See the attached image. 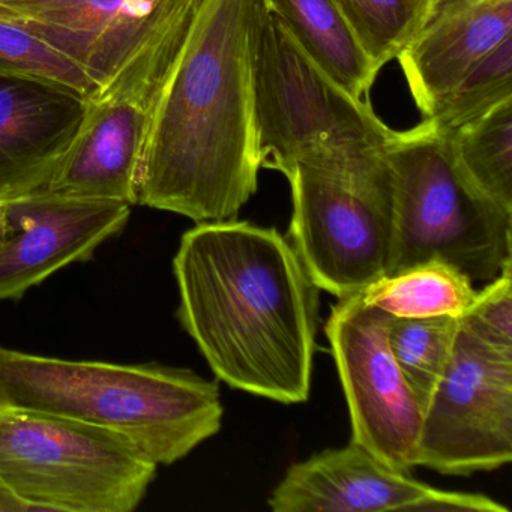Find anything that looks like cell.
Instances as JSON below:
<instances>
[{
  "label": "cell",
  "mask_w": 512,
  "mask_h": 512,
  "mask_svg": "<svg viewBox=\"0 0 512 512\" xmlns=\"http://www.w3.org/2000/svg\"><path fill=\"white\" fill-rule=\"evenodd\" d=\"M365 52L382 68L418 34L439 0H335Z\"/></svg>",
  "instance_id": "ffe728a7"
},
{
  "label": "cell",
  "mask_w": 512,
  "mask_h": 512,
  "mask_svg": "<svg viewBox=\"0 0 512 512\" xmlns=\"http://www.w3.org/2000/svg\"><path fill=\"white\" fill-rule=\"evenodd\" d=\"M157 469L116 431L0 407V478L31 512L134 511Z\"/></svg>",
  "instance_id": "52a82bcc"
},
{
  "label": "cell",
  "mask_w": 512,
  "mask_h": 512,
  "mask_svg": "<svg viewBox=\"0 0 512 512\" xmlns=\"http://www.w3.org/2000/svg\"><path fill=\"white\" fill-rule=\"evenodd\" d=\"M512 460V355L458 329L451 359L422 410L418 466L490 472Z\"/></svg>",
  "instance_id": "9c48e42d"
},
{
  "label": "cell",
  "mask_w": 512,
  "mask_h": 512,
  "mask_svg": "<svg viewBox=\"0 0 512 512\" xmlns=\"http://www.w3.org/2000/svg\"><path fill=\"white\" fill-rule=\"evenodd\" d=\"M178 319L218 379L283 404L308 400L319 287L277 229L197 223L173 259Z\"/></svg>",
  "instance_id": "6da1fadb"
},
{
  "label": "cell",
  "mask_w": 512,
  "mask_h": 512,
  "mask_svg": "<svg viewBox=\"0 0 512 512\" xmlns=\"http://www.w3.org/2000/svg\"><path fill=\"white\" fill-rule=\"evenodd\" d=\"M446 136L464 178L512 212V97Z\"/></svg>",
  "instance_id": "ac0fdd59"
},
{
  "label": "cell",
  "mask_w": 512,
  "mask_h": 512,
  "mask_svg": "<svg viewBox=\"0 0 512 512\" xmlns=\"http://www.w3.org/2000/svg\"><path fill=\"white\" fill-rule=\"evenodd\" d=\"M460 325L490 349L512 355V262L484 289L476 290Z\"/></svg>",
  "instance_id": "603a6c76"
},
{
  "label": "cell",
  "mask_w": 512,
  "mask_h": 512,
  "mask_svg": "<svg viewBox=\"0 0 512 512\" xmlns=\"http://www.w3.org/2000/svg\"><path fill=\"white\" fill-rule=\"evenodd\" d=\"M251 103L260 169L284 176L380 151L389 130L299 46L265 0H251Z\"/></svg>",
  "instance_id": "277c9868"
},
{
  "label": "cell",
  "mask_w": 512,
  "mask_h": 512,
  "mask_svg": "<svg viewBox=\"0 0 512 512\" xmlns=\"http://www.w3.org/2000/svg\"><path fill=\"white\" fill-rule=\"evenodd\" d=\"M431 490L350 442L293 464L269 506L275 512H415Z\"/></svg>",
  "instance_id": "4fadbf2b"
},
{
  "label": "cell",
  "mask_w": 512,
  "mask_h": 512,
  "mask_svg": "<svg viewBox=\"0 0 512 512\" xmlns=\"http://www.w3.org/2000/svg\"><path fill=\"white\" fill-rule=\"evenodd\" d=\"M460 329V317H392L388 340L392 355L424 410L439 383Z\"/></svg>",
  "instance_id": "d6986e66"
},
{
  "label": "cell",
  "mask_w": 512,
  "mask_h": 512,
  "mask_svg": "<svg viewBox=\"0 0 512 512\" xmlns=\"http://www.w3.org/2000/svg\"><path fill=\"white\" fill-rule=\"evenodd\" d=\"M8 233V217L7 206L0 202V239L4 238Z\"/></svg>",
  "instance_id": "484cf974"
},
{
  "label": "cell",
  "mask_w": 512,
  "mask_h": 512,
  "mask_svg": "<svg viewBox=\"0 0 512 512\" xmlns=\"http://www.w3.org/2000/svg\"><path fill=\"white\" fill-rule=\"evenodd\" d=\"M508 512L502 503L484 494L433 490L416 505L415 512Z\"/></svg>",
  "instance_id": "cb8c5ba5"
},
{
  "label": "cell",
  "mask_w": 512,
  "mask_h": 512,
  "mask_svg": "<svg viewBox=\"0 0 512 512\" xmlns=\"http://www.w3.org/2000/svg\"><path fill=\"white\" fill-rule=\"evenodd\" d=\"M8 233L0 239V301L32 287L95 251L127 226L131 206L40 193L5 203Z\"/></svg>",
  "instance_id": "8fae6325"
},
{
  "label": "cell",
  "mask_w": 512,
  "mask_h": 512,
  "mask_svg": "<svg viewBox=\"0 0 512 512\" xmlns=\"http://www.w3.org/2000/svg\"><path fill=\"white\" fill-rule=\"evenodd\" d=\"M203 0H32L0 5L13 20L76 62L95 100H125L154 113Z\"/></svg>",
  "instance_id": "8992f818"
},
{
  "label": "cell",
  "mask_w": 512,
  "mask_h": 512,
  "mask_svg": "<svg viewBox=\"0 0 512 512\" xmlns=\"http://www.w3.org/2000/svg\"><path fill=\"white\" fill-rule=\"evenodd\" d=\"M509 35L512 0H439L397 56L422 118Z\"/></svg>",
  "instance_id": "5bb4252c"
},
{
  "label": "cell",
  "mask_w": 512,
  "mask_h": 512,
  "mask_svg": "<svg viewBox=\"0 0 512 512\" xmlns=\"http://www.w3.org/2000/svg\"><path fill=\"white\" fill-rule=\"evenodd\" d=\"M473 284L451 263L430 259L377 278L361 295L392 317H461L475 299Z\"/></svg>",
  "instance_id": "e0dca14e"
},
{
  "label": "cell",
  "mask_w": 512,
  "mask_h": 512,
  "mask_svg": "<svg viewBox=\"0 0 512 512\" xmlns=\"http://www.w3.org/2000/svg\"><path fill=\"white\" fill-rule=\"evenodd\" d=\"M385 155L394 184V235L386 275L440 259L473 283H488L512 262V212L464 178L446 134L422 119L412 130H391Z\"/></svg>",
  "instance_id": "5b68a950"
},
{
  "label": "cell",
  "mask_w": 512,
  "mask_h": 512,
  "mask_svg": "<svg viewBox=\"0 0 512 512\" xmlns=\"http://www.w3.org/2000/svg\"><path fill=\"white\" fill-rule=\"evenodd\" d=\"M0 77L68 89L88 101L98 94L97 85L76 62L8 19H0Z\"/></svg>",
  "instance_id": "44dd1931"
},
{
  "label": "cell",
  "mask_w": 512,
  "mask_h": 512,
  "mask_svg": "<svg viewBox=\"0 0 512 512\" xmlns=\"http://www.w3.org/2000/svg\"><path fill=\"white\" fill-rule=\"evenodd\" d=\"M305 53L353 97L376 80L374 64L335 0H265Z\"/></svg>",
  "instance_id": "2e32d148"
},
{
  "label": "cell",
  "mask_w": 512,
  "mask_h": 512,
  "mask_svg": "<svg viewBox=\"0 0 512 512\" xmlns=\"http://www.w3.org/2000/svg\"><path fill=\"white\" fill-rule=\"evenodd\" d=\"M88 103L68 89L0 77V202L46 190Z\"/></svg>",
  "instance_id": "7c38bea8"
},
{
  "label": "cell",
  "mask_w": 512,
  "mask_h": 512,
  "mask_svg": "<svg viewBox=\"0 0 512 512\" xmlns=\"http://www.w3.org/2000/svg\"><path fill=\"white\" fill-rule=\"evenodd\" d=\"M0 407L116 431L170 466L223 424L220 388L187 368L68 361L0 346Z\"/></svg>",
  "instance_id": "3957f363"
},
{
  "label": "cell",
  "mask_w": 512,
  "mask_h": 512,
  "mask_svg": "<svg viewBox=\"0 0 512 512\" xmlns=\"http://www.w3.org/2000/svg\"><path fill=\"white\" fill-rule=\"evenodd\" d=\"M0 512H31L26 503H23L0 478Z\"/></svg>",
  "instance_id": "d4e9b609"
},
{
  "label": "cell",
  "mask_w": 512,
  "mask_h": 512,
  "mask_svg": "<svg viewBox=\"0 0 512 512\" xmlns=\"http://www.w3.org/2000/svg\"><path fill=\"white\" fill-rule=\"evenodd\" d=\"M391 320L356 292L338 299L325 332L349 406L352 442L410 472L418 467L422 407L389 347Z\"/></svg>",
  "instance_id": "30bf717a"
},
{
  "label": "cell",
  "mask_w": 512,
  "mask_h": 512,
  "mask_svg": "<svg viewBox=\"0 0 512 512\" xmlns=\"http://www.w3.org/2000/svg\"><path fill=\"white\" fill-rule=\"evenodd\" d=\"M251 0H203L152 113L137 205L232 220L257 191Z\"/></svg>",
  "instance_id": "7a4b0ae2"
},
{
  "label": "cell",
  "mask_w": 512,
  "mask_h": 512,
  "mask_svg": "<svg viewBox=\"0 0 512 512\" xmlns=\"http://www.w3.org/2000/svg\"><path fill=\"white\" fill-rule=\"evenodd\" d=\"M26 2H32V0H0L2 7H14V5L26 4Z\"/></svg>",
  "instance_id": "4316f807"
},
{
  "label": "cell",
  "mask_w": 512,
  "mask_h": 512,
  "mask_svg": "<svg viewBox=\"0 0 512 512\" xmlns=\"http://www.w3.org/2000/svg\"><path fill=\"white\" fill-rule=\"evenodd\" d=\"M151 113L125 100L89 101L73 145L47 193L137 205Z\"/></svg>",
  "instance_id": "9a60e30c"
},
{
  "label": "cell",
  "mask_w": 512,
  "mask_h": 512,
  "mask_svg": "<svg viewBox=\"0 0 512 512\" xmlns=\"http://www.w3.org/2000/svg\"><path fill=\"white\" fill-rule=\"evenodd\" d=\"M509 97H512V35L481 59L424 119L440 133L451 134Z\"/></svg>",
  "instance_id": "7402d4cb"
},
{
  "label": "cell",
  "mask_w": 512,
  "mask_h": 512,
  "mask_svg": "<svg viewBox=\"0 0 512 512\" xmlns=\"http://www.w3.org/2000/svg\"><path fill=\"white\" fill-rule=\"evenodd\" d=\"M290 244L319 289L338 299L388 272L394 184L385 149L331 166H295Z\"/></svg>",
  "instance_id": "ba28073f"
}]
</instances>
